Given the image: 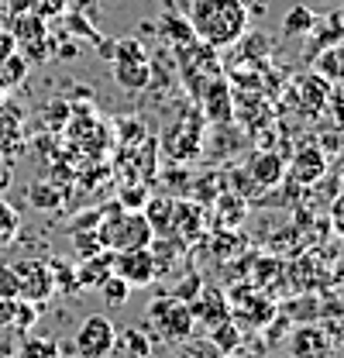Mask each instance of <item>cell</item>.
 I'll return each mask as SVG.
<instances>
[{
  "label": "cell",
  "mask_w": 344,
  "mask_h": 358,
  "mask_svg": "<svg viewBox=\"0 0 344 358\" xmlns=\"http://www.w3.org/2000/svg\"><path fill=\"white\" fill-rule=\"evenodd\" d=\"M193 38L210 48H227L248 31V7L241 0H189L186 14Z\"/></svg>",
  "instance_id": "1"
},
{
  "label": "cell",
  "mask_w": 344,
  "mask_h": 358,
  "mask_svg": "<svg viewBox=\"0 0 344 358\" xmlns=\"http://www.w3.org/2000/svg\"><path fill=\"white\" fill-rule=\"evenodd\" d=\"M96 234H100L103 248L114 252V255L117 252H134V248H148L152 238H155L152 224H148V217L141 210H121V207H117V221L114 217L110 221H96Z\"/></svg>",
  "instance_id": "2"
},
{
  "label": "cell",
  "mask_w": 344,
  "mask_h": 358,
  "mask_svg": "<svg viewBox=\"0 0 344 358\" xmlns=\"http://www.w3.org/2000/svg\"><path fill=\"white\" fill-rule=\"evenodd\" d=\"M148 320L155 324L159 338H162V341H172V345L193 338V331H196V320H193L189 303H186V300H175V296L152 300V303H148Z\"/></svg>",
  "instance_id": "3"
},
{
  "label": "cell",
  "mask_w": 344,
  "mask_h": 358,
  "mask_svg": "<svg viewBox=\"0 0 344 358\" xmlns=\"http://www.w3.org/2000/svg\"><path fill=\"white\" fill-rule=\"evenodd\" d=\"M73 345H76V355L80 358H107L117 348V327L107 317L93 313V317H86L80 324Z\"/></svg>",
  "instance_id": "4"
},
{
  "label": "cell",
  "mask_w": 344,
  "mask_h": 358,
  "mask_svg": "<svg viewBox=\"0 0 344 358\" xmlns=\"http://www.w3.org/2000/svg\"><path fill=\"white\" fill-rule=\"evenodd\" d=\"M17 286H21V300L28 303H45L52 293H55V279H52V268L42 259H21L17 266Z\"/></svg>",
  "instance_id": "5"
},
{
  "label": "cell",
  "mask_w": 344,
  "mask_h": 358,
  "mask_svg": "<svg viewBox=\"0 0 344 358\" xmlns=\"http://www.w3.org/2000/svg\"><path fill=\"white\" fill-rule=\"evenodd\" d=\"M114 272L128 282L131 289H141L148 282H155V259L148 248H134V252H117L114 255Z\"/></svg>",
  "instance_id": "6"
},
{
  "label": "cell",
  "mask_w": 344,
  "mask_h": 358,
  "mask_svg": "<svg viewBox=\"0 0 344 358\" xmlns=\"http://www.w3.org/2000/svg\"><path fill=\"white\" fill-rule=\"evenodd\" d=\"M196 148H200V117H193V114H186L175 128L166 131V152H169L172 159H193L196 155Z\"/></svg>",
  "instance_id": "7"
},
{
  "label": "cell",
  "mask_w": 344,
  "mask_h": 358,
  "mask_svg": "<svg viewBox=\"0 0 344 358\" xmlns=\"http://www.w3.org/2000/svg\"><path fill=\"white\" fill-rule=\"evenodd\" d=\"M189 310H193V320H200L203 327H214V324H220V320H227V317H231L224 293L214 289V286H200V293L193 296Z\"/></svg>",
  "instance_id": "8"
},
{
  "label": "cell",
  "mask_w": 344,
  "mask_h": 358,
  "mask_svg": "<svg viewBox=\"0 0 344 358\" xmlns=\"http://www.w3.org/2000/svg\"><path fill=\"white\" fill-rule=\"evenodd\" d=\"M286 169L293 173V179H296L300 186L303 182L310 186V182H317V179L327 173V155H324L317 145H300L296 155H293V162H289Z\"/></svg>",
  "instance_id": "9"
},
{
  "label": "cell",
  "mask_w": 344,
  "mask_h": 358,
  "mask_svg": "<svg viewBox=\"0 0 344 358\" xmlns=\"http://www.w3.org/2000/svg\"><path fill=\"white\" fill-rule=\"evenodd\" d=\"M289 352L293 358H327L331 355V338L320 327H296L289 338Z\"/></svg>",
  "instance_id": "10"
},
{
  "label": "cell",
  "mask_w": 344,
  "mask_h": 358,
  "mask_svg": "<svg viewBox=\"0 0 344 358\" xmlns=\"http://www.w3.org/2000/svg\"><path fill=\"white\" fill-rule=\"evenodd\" d=\"M248 176L255 179L261 189H272L286 179V162L279 159V152H255L248 162Z\"/></svg>",
  "instance_id": "11"
},
{
  "label": "cell",
  "mask_w": 344,
  "mask_h": 358,
  "mask_svg": "<svg viewBox=\"0 0 344 358\" xmlns=\"http://www.w3.org/2000/svg\"><path fill=\"white\" fill-rule=\"evenodd\" d=\"M114 76L124 90H141L148 87V55H134V59H114Z\"/></svg>",
  "instance_id": "12"
},
{
  "label": "cell",
  "mask_w": 344,
  "mask_h": 358,
  "mask_svg": "<svg viewBox=\"0 0 344 358\" xmlns=\"http://www.w3.org/2000/svg\"><path fill=\"white\" fill-rule=\"evenodd\" d=\"M203 110H207V121H231V90L224 80H210L203 87Z\"/></svg>",
  "instance_id": "13"
},
{
  "label": "cell",
  "mask_w": 344,
  "mask_h": 358,
  "mask_svg": "<svg viewBox=\"0 0 344 358\" xmlns=\"http://www.w3.org/2000/svg\"><path fill=\"white\" fill-rule=\"evenodd\" d=\"M110 272H114V252L103 248V252L83 259V266L76 268V286H100Z\"/></svg>",
  "instance_id": "14"
},
{
  "label": "cell",
  "mask_w": 344,
  "mask_h": 358,
  "mask_svg": "<svg viewBox=\"0 0 344 358\" xmlns=\"http://www.w3.org/2000/svg\"><path fill=\"white\" fill-rule=\"evenodd\" d=\"M300 96H303V107L306 114H324V107L331 103V83L317 73L303 76L300 80Z\"/></svg>",
  "instance_id": "15"
},
{
  "label": "cell",
  "mask_w": 344,
  "mask_h": 358,
  "mask_svg": "<svg viewBox=\"0 0 344 358\" xmlns=\"http://www.w3.org/2000/svg\"><path fill=\"white\" fill-rule=\"evenodd\" d=\"M313 73L324 76L327 83H344V48H320L313 59Z\"/></svg>",
  "instance_id": "16"
},
{
  "label": "cell",
  "mask_w": 344,
  "mask_h": 358,
  "mask_svg": "<svg viewBox=\"0 0 344 358\" xmlns=\"http://www.w3.org/2000/svg\"><path fill=\"white\" fill-rule=\"evenodd\" d=\"M141 214L148 217V224H152V231H155V234H169V231H172V214H175V203H172V200H166V196H148Z\"/></svg>",
  "instance_id": "17"
},
{
  "label": "cell",
  "mask_w": 344,
  "mask_h": 358,
  "mask_svg": "<svg viewBox=\"0 0 344 358\" xmlns=\"http://www.w3.org/2000/svg\"><path fill=\"white\" fill-rule=\"evenodd\" d=\"M245 214H248V203H245V196H238V193H224L220 200H217V217H220V227H238V224L245 221Z\"/></svg>",
  "instance_id": "18"
},
{
  "label": "cell",
  "mask_w": 344,
  "mask_h": 358,
  "mask_svg": "<svg viewBox=\"0 0 344 358\" xmlns=\"http://www.w3.org/2000/svg\"><path fill=\"white\" fill-rule=\"evenodd\" d=\"M207 341H210L214 348H220L224 355H234L238 345H241V331H238V327L231 324V317H227V320H220L214 327H207Z\"/></svg>",
  "instance_id": "19"
},
{
  "label": "cell",
  "mask_w": 344,
  "mask_h": 358,
  "mask_svg": "<svg viewBox=\"0 0 344 358\" xmlns=\"http://www.w3.org/2000/svg\"><path fill=\"white\" fill-rule=\"evenodd\" d=\"M28 203L35 207V210H59L62 207V193H59V186H52V182H31L28 186Z\"/></svg>",
  "instance_id": "20"
},
{
  "label": "cell",
  "mask_w": 344,
  "mask_h": 358,
  "mask_svg": "<svg viewBox=\"0 0 344 358\" xmlns=\"http://www.w3.org/2000/svg\"><path fill=\"white\" fill-rule=\"evenodd\" d=\"M317 24V14L306 7V3H296L289 14H286V21H282V31L289 35V38H300V35H310V28Z\"/></svg>",
  "instance_id": "21"
},
{
  "label": "cell",
  "mask_w": 344,
  "mask_h": 358,
  "mask_svg": "<svg viewBox=\"0 0 344 358\" xmlns=\"http://www.w3.org/2000/svg\"><path fill=\"white\" fill-rule=\"evenodd\" d=\"M14 42H28V45H35V42H42L45 38V21L42 17H35L31 10L28 14H17V21H14Z\"/></svg>",
  "instance_id": "22"
},
{
  "label": "cell",
  "mask_w": 344,
  "mask_h": 358,
  "mask_svg": "<svg viewBox=\"0 0 344 358\" xmlns=\"http://www.w3.org/2000/svg\"><path fill=\"white\" fill-rule=\"evenodd\" d=\"M96 289L103 293V300H107L110 307H124V303H128V296H131V286L121 279V275H117V272H110V275H107V279H103Z\"/></svg>",
  "instance_id": "23"
},
{
  "label": "cell",
  "mask_w": 344,
  "mask_h": 358,
  "mask_svg": "<svg viewBox=\"0 0 344 358\" xmlns=\"http://www.w3.org/2000/svg\"><path fill=\"white\" fill-rule=\"evenodd\" d=\"M35 320H38V310H35L28 300H21V296H17V300H14V313H10V324H7V327H10V331H17V334H28V331L35 327Z\"/></svg>",
  "instance_id": "24"
},
{
  "label": "cell",
  "mask_w": 344,
  "mask_h": 358,
  "mask_svg": "<svg viewBox=\"0 0 344 358\" xmlns=\"http://www.w3.org/2000/svg\"><path fill=\"white\" fill-rule=\"evenodd\" d=\"M162 35L172 38L179 48H186V45L193 42V28H189L186 17H166V21H162Z\"/></svg>",
  "instance_id": "25"
},
{
  "label": "cell",
  "mask_w": 344,
  "mask_h": 358,
  "mask_svg": "<svg viewBox=\"0 0 344 358\" xmlns=\"http://www.w3.org/2000/svg\"><path fill=\"white\" fill-rule=\"evenodd\" d=\"M17 358H59V348H55V341H48V338H24Z\"/></svg>",
  "instance_id": "26"
},
{
  "label": "cell",
  "mask_w": 344,
  "mask_h": 358,
  "mask_svg": "<svg viewBox=\"0 0 344 358\" xmlns=\"http://www.w3.org/2000/svg\"><path fill=\"white\" fill-rule=\"evenodd\" d=\"M179 345H182V348H179V358H227L220 348H214L207 338H203V341H189V338H186V341H179Z\"/></svg>",
  "instance_id": "27"
},
{
  "label": "cell",
  "mask_w": 344,
  "mask_h": 358,
  "mask_svg": "<svg viewBox=\"0 0 344 358\" xmlns=\"http://www.w3.org/2000/svg\"><path fill=\"white\" fill-rule=\"evenodd\" d=\"M17 227H21L17 210H14L7 200H0V245H3V241H10V238L17 234Z\"/></svg>",
  "instance_id": "28"
},
{
  "label": "cell",
  "mask_w": 344,
  "mask_h": 358,
  "mask_svg": "<svg viewBox=\"0 0 344 358\" xmlns=\"http://www.w3.org/2000/svg\"><path fill=\"white\" fill-rule=\"evenodd\" d=\"M48 268H52V279H55V289H80L76 286V268L69 266V262H48Z\"/></svg>",
  "instance_id": "29"
},
{
  "label": "cell",
  "mask_w": 344,
  "mask_h": 358,
  "mask_svg": "<svg viewBox=\"0 0 344 358\" xmlns=\"http://www.w3.org/2000/svg\"><path fill=\"white\" fill-rule=\"evenodd\" d=\"M28 10L42 21H52V17H59L66 10V0H28Z\"/></svg>",
  "instance_id": "30"
},
{
  "label": "cell",
  "mask_w": 344,
  "mask_h": 358,
  "mask_svg": "<svg viewBox=\"0 0 344 358\" xmlns=\"http://www.w3.org/2000/svg\"><path fill=\"white\" fill-rule=\"evenodd\" d=\"M21 286H17V272L14 266H0V300H17Z\"/></svg>",
  "instance_id": "31"
},
{
  "label": "cell",
  "mask_w": 344,
  "mask_h": 358,
  "mask_svg": "<svg viewBox=\"0 0 344 358\" xmlns=\"http://www.w3.org/2000/svg\"><path fill=\"white\" fill-rule=\"evenodd\" d=\"M145 200H148V189H145V186H141V189H138V186H128V189L121 193L117 207H121V210H141Z\"/></svg>",
  "instance_id": "32"
},
{
  "label": "cell",
  "mask_w": 344,
  "mask_h": 358,
  "mask_svg": "<svg viewBox=\"0 0 344 358\" xmlns=\"http://www.w3.org/2000/svg\"><path fill=\"white\" fill-rule=\"evenodd\" d=\"M76 252H80V259H89V255L103 252V241H100L96 227H93L89 234H76Z\"/></svg>",
  "instance_id": "33"
},
{
  "label": "cell",
  "mask_w": 344,
  "mask_h": 358,
  "mask_svg": "<svg viewBox=\"0 0 344 358\" xmlns=\"http://www.w3.org/2000/svg\"><path fill=\"white\" fill-rule=\"evenodd\" d=\"M117 341H124V348H128L134 358L148 355V338H145L141 331H124V338H117Z\"/></svg>",
  "instance_id": "34"
},
{
  "label": "cell",
  "mask_w": 344,
  "mask_h": 358,
  "mask_svg": "<svg viewBox=\"0 0 344 358\" xmlns=\"http://www.w3.org/2000/svg\"><path fill=\"white\" fill-rule=\"evenodd\" d=\"M14 48H17L14 35H10V31H0V62H7V59L14 55Z\"/></svg>",
  "instance_id": "35"
},
{
  "label": "cell",
  "mask_w": 344,
  "mask_h": 358,
  "mask_svg": "<svg viewBox=\"0 0 344 358\" xmlns=\"http://www.w3.org/2000/svg\"><path fill=\"white\" fill-rule=\"evenodd\" d=\"M10 179H14V173H10V166H7V162H0V193H7Z\"/></svg>",
  "instance_id": "36"
},
{
  "label": "cell",
  "mask_w": 344,
  "mask_h": 358,
  "mask_svg": "<svg viewBox=\"0 0 344 358\" xmlns=\"http://www.w3.org/2000/svg\"><path fill=\"white\" fill-rule=\"evenodd\" d=\"M10 313H14V300H0V324H10Z\"/></svg>",
  "instance_id": "37"
},
{
  "label": "cell",
  "mask_w": 344,
  "mask_h": 358,
  "mask_svg": "<svg viewBox=\"0 0 344 358\" xmlns=\"http://www.w3.org/2000/svg\"><path fill=\"white\" fill-rule=\"evenodd\" d=\"M334 221H338V231L344 234V196L334 203Z\"/></svg>",
  "instance_id": "38"
},
{
  "label": "cell",
  "mask_w": 344,
  "mask_h": 358,
  "mask_svg": "<svg viewBox=\"0 0 344 358\" xmlns=\"http://www.w3.org/2000/svg\"><path fill=\"white\" fill-rule=\"evenodd\" d=\"M0 355H7V348H0Z\"/></svg>",
  "instance_id": "39"
}]
</instances>
